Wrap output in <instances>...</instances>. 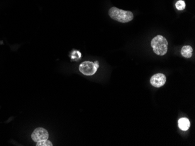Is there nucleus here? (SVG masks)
Here are the masks:
<instances>
[{"instance_id":"1","label":"nucleus","mask_w":195,"mask_h":146,"mask_svg":"<svg viewBox=\"0 0 195 146\" xmlns=\"http://www.w3.org/2000/svg\"><path fill=\"white\" fill-rule=\"evenodd\" d=\"M109 15L112 19L121 23H127L133 19V14L131 11L120 10L112 7L109 11Z\"/></svg>"},{"instance_id":"2","label":"nucleus","mask_w":195,"mask_h":146,"mask_svg":"<svg viewBox=\"0 0 195 146\" xmlns=\"http://www.w3.org/2000/svg\"><path fill=\"white\" fill-rule=\"evenodd\" d=\"M151 47L154 52L158 55H164L167 53L168 43L167 39L161 35H158L151 41Z\"/></svg>"},{"instance_id":"3","label":"nucleus","mask_w":195,"mask_h":146,"mask_svg":"<svg viewBox=\"0 0 195 146\" xmlns=\"http://www.w3.org/2000/svg\"><path fill=\"white\" fill-rule=\"evenodd\" d=\"M80 71L86 76H91L95 73L98 68L95 64L91 61H85L81 64L79 67Z\"/></svg>"},{"instance_id":"4","label":"nucleus","mask_w":195,"mask_h":146,"mask_svg":"<svg viewBox=\"0 0 195 146\" xmlns=\"http://www.w3.org/2000/svg\"><path fill=\"white\" fill-rule=\"evenodd\" d=\"M32 139L35 142H39L49 138V133L44 128H38L36 129L32 134Z\"/></svg>"},{"instance_id":"5","label":"nucleus","mask_w":195,"mask_h":146,"mask_svg":"<svg viewBox=\"0 0 195 146\" xmlns=\"http://www.w3.org/2000/svg\"><path fill=\"white\" fill-rule=\"evenodd\" d=\"M166 82V77L162 73H157L153 75L151 79L150 83L155 87H160L165 84Z\"/></svg>"},{"instance_id":"6","label":"nucleus","mask_w":195,"mask_h":146,"mask_svg":"<svg viewBox=\"0 0 195 146\" xmlns=\"http://www.w3.org/2000/svg\"><path fill=\"white\" fill-rule=\"evenodd\" d=\"M190 121L186 118H182L178 120V126L182 131H186L190 127Z\"/></svg>"},{"instance_id":"7","label":"nucleus","mask_w":195,"mask_h":146,"mask_svg":"<svg viewBox=\"0 0 195 146\" xmlns=\"http://www.w3.org/2000/svg\"><path fill=\"white\" fill-rule=\"evenodd\" d=\"M193 49L190 45H185L181 49L182 55L186 58H189L192 56Z\"/></svg>"},{"instance_id":"8","label":"nucleus","mask_w":195,"mask_h":146,"mask_svg":"<svg viewBox=\"0 0 195 146\" xmlns=\"http://www.w3.org/2000/svg\"><path fill=\"white\" fill-rule=\"evenodd\" d=\"M175 7L179 11H182L185 8L186 4L184 1L183 0H179L175 4Z\"/></svg>"},{"instance_id":"9","label":"nucleus","mask_w":195,"mask_h":146,"mask_svg":"<svg viewBox=\"0 0 195 146\" xmlns=\"http://www.w3.org/2000/svg\"><path fill=\"white\" fill-rule=\"evenodd\" d=\"M37 146H52L53 144L51 142L47 140H44L43 141H41L39 142H37Z\"/></svg>"},{"instance_id":"10","label":"nucleus","mask_w":195,"mask_h":146,"mask_svg":"<svg viewBox=\"0 0 195 146\" xmlns=\"http://www.w3.org/2000/svg\"><path fill=\"white\" fill-rule=\"evenodd\" d=\"M94 64H95V65L96 67H97V68H98V67H99V63H98V61H95V62H94Z\"/></svg>"}]
</instances>
